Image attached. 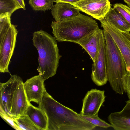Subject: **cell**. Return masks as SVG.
Returning <instances> with one entry per match:
<instances>
[{"label":"cell","mask_w":130,"mask_h":130,"mask_svg":"<svg viewBox=\"0 0 130 130\" xmlns=\"http://www.w3.org/2000/svg\"><path fill=\"white\" fill-rule=\"evenodd\" d=\"M38 105L47 117V130H91L96 126L55 100L45 89Z\"/></svg>","instance_id":"obj_1"},{"label":"cell","mask_w":130,"mask_h":130,"mask_svg":"<svg viewBox=\"0 0 130 130\" xmlns=\"http://www.w3.org/2000/svg\"><path fill=\"white\" fill-rule=\"evenodd\" d=\"M32 41L38 53L37 70L45 81L56 74L61 55L56 39L45 31L34 32Z\"/></svg>","instance_id":"obj_2"},{"label":"cell","mask_w":130,"mask_h":130,"mask_svg":"<svg viewBox=\"0 0 130 130\" xmlns=\"http://www.w3.org/2000/svg\"><path fill=\"white\" fill-rule=\"evenodd\" d=\"M52 33L56 40L76 43L84 37L99 28L92 17L80 13L78 16L61 21H53Z\"/></svg>","instance_id":"obj_3"},{"label":"cell","mask_w":130,"mask_h":130,"mask_svg":"<svg viewBox=\"0 0 130 130\" xmlns=\"http://www.w3.org/2000/svg\"><path fill=\"white\" fill-rule=\"evenodd\" d=\"M103 30L105 41L108 81L116 93L123 94L125 92L123 80L126 72V64L115 41L107 31Z\"/></svg>","instance_id":"obj_4"},{"label":"cell","mask_w":130,"mask_h":130,"mask_svg":"<svg viewBox=\"0 0 130 130\" xmlns=\"http://www.w3.org/2000/svg\"><path fill=\"white\" fill-rule=\"evenodd\" d=\"M18 31L8 16L0 19V72L9 73L8 67L16 42Z\"/></svg>","instance_id":"obj_5"},{"label":"cell","mask_w":130,"mask_h":130,"mask_svg":"<svg viewBox=\"0 0 130 130\" xmlns=\"http://www.w3.org/2000/svg\"><path fill=\"white\" fill-rule=\"evenodd\" d=\"M99 21L101 27L111 36L118 47L123 57L126 72H130V43L121 31L108 22L104 17Z\"/></svg>","instance_id":"obj_6"},{"label":"cell","mask_w":130,"mask_h":130,"mask_svg":"<svg viewBox=\"0 0 130 130\" xmlns=\"http://www.w3.org/2000/svg\"><path fill=\"white\" fill-rule=\"evenodd\" d=\"M91 78L93 82L98 86L105 84L108 81L105 41L103 30L101 35L98 57L92 64Z\"/></svg>","instance_id":"obj_7"},{"label":"cell","mask_w":130,"mask_h":130,"mask_svg":"<svg viewBox=\"0 0 130 130\" xmlns=\"http://www.w3.org/2000/svg\"><path fill=\"white\" fill-rule=\"evenodd\" d=\"M72 5L99 20L104 17L111 7L110 0H82Z\"/></svg>","instance_id":"obj_8"},{"label":"cell","mask_w":130,"mask_h":130,"mask_svg":"<svg viewBox=\"0 0 130 130\" xmlns=\"http://www.w3.org/2000/svg\"><path fill=\"white\" fill-rule=\"evenodd\" d=\"M21 77L11 75L6 82L0 83V112L10 116L14 94Z\"/></svg>","instance_id":"obj_9"},{"label":"cell","mask_w":130,"mask_h":130,"mask_svg":"<svg viewBox=\"0 0 130 130\" xmlns=\"http://www.w3.org/2000/svg\"><path fill=\"white\" fill-rule=\"evenodd\" d=\"M104 90L92 89L88 91L83 100V106L80 114L87 116L98 115L101 107L106 97Z\"/></svg>","instance_id":"obj_10"},{"label":"cell","mask_w":130,"mask_h":130,"mask_svg":"<svg viewBox=\"0 0 130 130\" xmlns=\"http://www.w3.org/2000/svg\"><path fill=\"white\" fill-rule=\"evenodd\" d=\"M44 81L41 75H36L23 83V86L27 99L30 103L35 102L39 104L41 102L45 88Z\"/></svg>","instance_id":"obj_11"},{"label":"cell","mask_w":130,"mask_h":130,"mask_svg":"<svg viewBox=\"0 0 130 130\" xmlns=\"http://www.w3.org/2000/svg\"><path fill=\"white\" fill-rule=\"evenodd\" d=\"M30 103L27 99L21 78L14 94L9 116L17 118L24 114Z\"/></svg>","instance_id":"obj_12"},{"label":"cell","mask_w":130,"mask_h":130,"mask_svg":"<svg viewBox=\"0 0 130 130\" xmlns=\"http://www.w3.org/2000/svg\"><path fill=\"white\" fill-rule=\"evenodd\" d=\"M102 30L99 28L84 37L76 43L79 44L88 53L93 62L95 61L98 57Z\"/></svg>","instance_id":"obj_13"},{"label":"cell","mask_w":130,"mask_h":130,"mask_svg":"<svg viewBox=\"0 0 130 130\" xmlns=\"http://www.w3.org/2000/svg\"><path fill=\"white\" fill-rule=\"evenodd\" d=\"M121 111L111 113L108 120L115 130H130V100Z\"/></svg>","instance_id":"obj_14"},{"label":"cell","mask_w":130,"mask_h":130,"mask_svg":"<svg viewBox=\"0 0 130 130\" xmlns=\"http://www.w3.org/2000/svg\"><path fill=\"white\" fill-rule=\"evenodd\" d=\"M51 9L52 14L56 21H61L77 16L81 11L73 5L63 2L56 3Z\"/></svg>","instance_id":"obj_15"},{"label":"cell","mask_w":130,"mask_h":130,"mask_svg":"<svg viewBox=\"0 0 130 130\" xmlns=\"http://www.w3.org/2000/svg\"><path fill=\"white\" fill-rule=\"evenodd\" d=\"M30 118L40 130H47L48 118L43 110L30 103L25 114Z\"/></svg>","instance_id":"obj_16"},{"label":"cell","mask_w":130,"mask_h":130,"mask_svg":"<svg viewBox=\"0 0 130 130\" xmlns=\"http://www.w3.org/2000/svg\"><path fill=\"white\" fill-rule=\"evenodd\" d=\"M104 18L121 31L130 32L128 23L116 8L111 7Z\"/></svg>","instance_id":"obj_17"},{"label":"cell","mask_w":130,"mask_h":130,"mask_svg":"<svg viewBox=\"0 0 130 130\" xmlns=\"http://www.w3.org/2000/svg\"><path fill=\"white\" fill-rule=\"evenodd\" d=\"M14 119L21 130H40L26 114Z\"/></svg>","instance_id":"obj_18"},{"label":"cell","mask_w":130,"mask_h":130,"mask_svg":"<svg viewBox=\"0 0 130 130\" xmlns=\"http://www.w3.org/2000/svg\"><path fill=\"white\" fill-rule=\"evenodd\" d=\"M55 0H29V3L32 9L37 11H45L51 9Z\"/></svg>","instance_id":"obj_19"},{"label":"cell","mask_w":130,"mask_h":130,"mask_svg":"<svg viewBox=\"0 0 130 130\" xmlns=\"http://www.w3.org/2000/svg\"><path fill=\"white\" fill-rule=\"evenodd\" d=\"M19 9L14 0H0V14L8 13L11 17L14 12Z\"/></svg>","instance_id":"obj_20"},{"label":"cell","mask_w":130,"mask_h":130,"mask_svg":"<svg viewBox=\"0 0 130 130\" xmlns=\"http://www.w3.org/2000/svg\"><path fill=\"white\" fill-rule=\"evenodd\" d=\"M78 115L81 118L96 126L105 128L111 127V124L100 119L98 115L90 116L83 115L80 113H78Z\"/></svg>","instance_id":"obj_21"},{"label":"cell","mask_w":130,"mask_h":130,"mask_svg":"<svg viewBox=\"0 0 130 130\" xmlns=\"http://www.w3.org/2000/svg\"><path fill=\"white\" fill-rule=\"evenodd\" d=\"M121 14L128 23L130 31V7L121 3H116L113 6Z\"/></svg>","instance_id":"obj_22"},{"label":"cell","mask_w":130,"mask_h":130,"mask_svg":"<svg viewBox=\"0 0 130 130\" xmlns=\"http://www.w3.org/2000/svg\"><path fill=\"white\" fill-rule=\"evenodd\" d=\"M0 115L2 118L14 129L17 130H21L15 122L13 118L0 112Z\"/></svg>","instance_id":"obj_23"},{"label":"cell","mask_w":130,"mask_h":130,"mask_svg":"<svg viewBox=\"0 0 130 130\" xmlns=\"http://www.w3.org/2000/svg\"><path fill=\"white\" fill-rule=\"evenodd\" d=\"M123 84L125 92L130 100V72H126L123 78Z\"/></svg>","instance_id":"obj_24"},{"label":"cell","mask_w":130,"mask_h":130,"mask_svg":"<svg viewBox=\"0 0 130 130\" xmlns=\"http://www.w3.org/2000/svg\"><path fill=\"white\" fill-rule=\"evenodd\" d=\"M20 8L25 10V4L24 0H14Z\"/></svg>","instance_id":"obj_25"},{"label":"cell","mask_w":130,"mask_h":130,"mask_svg":"<svg viewBox=\"0 0 130 130\" xmlns=\"http://www.w3.org/2000/svg\"><path fill=\"white\" fill-rule=\"evenodd\" d=\"M81 0H55V2L56 3L63 2L73 4Z\"/></svg>","instance_id":"obj_26"},{"label":"cell","mask_w":130,"mask_h":130,"mask_svg":"<svg viewBox=\"0 0 130 130\" xmlns=\"http://www.w3.org/2000/svg\"><path fill=\"white\" fill-rule=\"evenodd\" d=\"M122 32L124 35L128 39L130 43V34L129 32Z\"/></svg>","instance_id":"obj_27"},{"label":"cell","mask_w":130,"mask_h":130,"mask_svg":"<svg viewBox=\"0 0 130 130\" xmlns=\"http://www.w3.org/2000/svg\"><path fill=\"white\" fill-rule=\"evenodd\" d=\"M125 3H126L128 6L130 7V0H123Z\"/></svg>","instance_id":"obj_28"}]
</instances>
